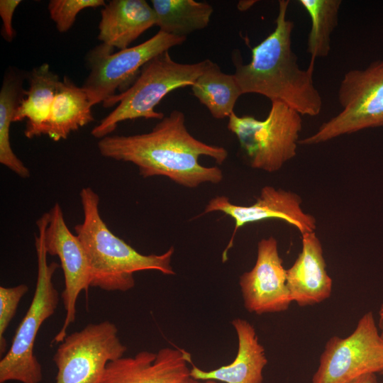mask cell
Returning a JSON list of instances; mask_svg holds the SVG:
<instances>
[{"label": "cell", "mask_w": 383, "mask_h": 383, "mask_svg": "<svg viewBox=\"0 0 383 383\" xmlns=\"http://www.w3.org/2000/svg\"><path fill=\"white\" fill-rule=\"evenodd\" d=\"M28 287L21 284L12 287H0V354L7 348L4 337L11 321L13 318L22 297L28 292Z\"/></svg>", "instance_id": "25"}, {"label": "cell", "mask_w": 383, "mask_h": 383, "mask_svg": "<svg viewBox=\"0 0 383 383\" xmlns=\"http://www.w3.org/2000/svg\"><path fill=\"white\" fill-rule=\"evenodd\" d=\"M43 233L45 251L57 256L65 278V288L61 296L65 310L63 325L52 340L60 343L67 336L69 326L76 317V303L80 292L91 287V269L85 250L78 237L69 229L63 211L58 203L43 213L36 221Z\"/></svg>", "instance_id": "11"}, {"label": "cell", "mask_w": 383, "mask_h": 383, "mask_svg": "<svg viewBox=\"0 0 383 383\" xmlns=\"http://www.w3.org/2000/svg\"><path fill=\"white\" fill-rule=\"evenodd\" d=\"M378 327L379 329L383 328V304H382L379 310V323Z\"/></svg>", "instance_id": "30"}, {"label": "cell", "mask_w": 383, "mask_h": 383, "mask_svg": "<svg viewBox=\"0 0 383 383\" xmlns=\"http://www.w3.org/2000/svg\"><path fill=\"white\" fill-rule=\"evenodd\" d=\"M380 335L383 339V328L380 329ZM382 376H383V372L382 373H380Z\"/></svg>", "instance_id": "31"}, {"label": "cell", "mask_w": 383, "mask_h": 383, "mask_svg": "<svg viewBox=\"0 0 383 383\" xmlns=\"http://www.w3.org/2000/svg\"><path fill=\"white\" fill-rule=\"evenodd\" d=\"M156 26L165 33L186 37L208 26L213 9L194 0H152Z\"/></svg>", "instance_id": "22"}, {"label": "cell", "mask_w": 383, "mask_h": 383, "mask_svg": "<svg viewBox=\"0 0 383 383\" xmlns=\"http://www.w3.org/2000/svg\"><path fill=\"white\" fill-rule=\"evenodd\" d=\"M239 284L249 312L260 315L289 309L293 301L287 284V270L273 236L258 242L256 262L240 276Z\"/></svg>", "instance_id": "13"}, {"label": "cell", "mask_w": 383, "mask_h": 383, "mask_svg": "<svg viewBox=\"0 0 383 383\" xmlns=\"http://www.w3.org/2000/svg\"><path fill=\"white\" fill-rule=\"evenodd\" d=\"M21 3V0L0 1V16L2 21L1 35L8 43L12 42L15 37L12 19L16 8Z\"/></svg>", "instance_id": "26"}, {"label": "cell", "mask_w": 383, "mask_h": 383, "mask_svg": "<svg viewBox=\"0 0 383 383\" xmlns=\"http://www.w3.org/2000/svg\"><path fill=\"white\" fill-rule=\"evenodd\" d=\"M185 40L186 37L159 30L145 42L116 52L103 43L91 49L86 57L89 73L82 87L88 94L91 106L104 104L117 91H126L148 62Z\"/></svg>", "instance_id": "8"}, {"label": "cell", "mask_w": 383, "mask_h": 383, "mask_svg": "<svg viewBox=\"0 0 383 383\" xmlns=\"http://www.w3.org/2000/svg\"><path fill=\"white\" fill-rule=\"evenodd\" d=\"M154 26L155 15L146 1L112 0L101 10L97 38L121 50Z\"/></svg>", "instance_id": "17"}, {"label": "cell", "mask_w": 383, "mask_h": 383, "mask_svg": "<svg viewBox=\"0 0 383 383\" xmlns=\"http://www.w3.org/2000/svg\"><path fill=\"white\" fill-rule=\"evenodd\" d=\"M383 372V339L372 311L358 321L346 338L333 336L326 345L311 383H349Z\"/></svg>", "instance_id": "10"}, {"label": "cell", "mask_w": 383, "mask_h": 383, "mask_svg": "<svg viewBox=\"0 0 383 383\" xmlns=\"http://www.w3.org/2000/svg\"><path fill=\"white\" fill-rule=\"evenodd\" d=\"M231 323L238 339L235 360L228 365L211 371L202 370L192 365L190 377L226 383H262V371L267 364V359L254 327L242 318H235Z\"/></svg>", "instance_id": "16"}, {"label": "cell", "mask_w": 383, "mask_h": 383, "mask_svg": "<svg viewBox=\"0 0 383 383\" xmlns=\"http://www.w3.org/2000/svg\"><path fill=\"white\" fill-rule=\"evenodd\" d=\"M186 351L170 348L148 350L110 362L100 383H184L190 377Z\"/></svg>", "instance_id": "14"}, {"label": "cell", "mask_w": 383, "mask_h": 383, "mask_svg": "<svg viewBox=\"0 0 383 383\" xmlns=\"http://www.w3.org/2000/svg\"><path fill=\"white\" fill-rule=\"evenodd\" d=\"M302 200L297 194L272 186L262 188L256 201L250 206L233 204L226 196H216L206 204L201 215L220 211L231 216L235 227L224 252L231 248L235 235L247 223L270 219L281 220L295 227L301 234L315 232V217L303 211Z\"/></svg>", "instance_id": "12"}, {"label": "cell", "mask_w": 383, "mask_h": 383, "mask_svg": "<svg viewBox=\"0 0 383 383\" xmlns=\"http://www.w3.org/2000/svg\"><path fill=\"white\" fill-rule=\"evenodd\" d=\"M206 62V59L192 64L177 62L169 51L153 57L143 67L129 88L103 104L109 108L118 104L94 127L91 135L99 140L109 136L119 123L126 120L162 119L164 113L156 111L155 107L172 91L192 87L202 73Z\"/></svg>", "instance_id": "4"}, {"label": "cell", "mask_w": 383, "mask_h": 383, "mask_svg": "<svg viewBox=\"0 0 383 383\" xmlns=\"http://www.w3.org/2000/svg\"><path fill=\"white\" fill-rule=\"evenodd\" d=\"M191 87L193 95L216 119L229 117L243 95L233 74L224 73L209 59H206L202 73Z\"/></svg>", "instance_id": "21"}, {"label": "cell", "mask_w": 383, "mask_h": 383, "mask_svg": "<svg viewBox=\"0 0 383 383\" xmlns=\"http://www.w3.org/2000/svg\"><path fill=\"white\" fill-rule=\"evenodd\" d=\"M104 0H50L48 10L60 33L67 32L73 26L78 13L88 8L104 7Z\"/></svg>", "instance_id": "24"}, {"label": "cell", "mask_w": 383, "mask_h": 383, "mask_svg": "<svg viewBox=\"0 0 383 383\" xmlns=\"http://www.w3.org/2000/svg\"><path fill=\"white\" fill-rule=\"evenodd\" d=\"M289 0L278 1V13L274 30L251 50V60L243 64L234 54L233 74L242 94H258L271 101L282 102L301 116H316L321 111L323 101L314 86V62L306 70L297 63L292 49L294 27L287 19Z\"/></svg>", "instance_id": "2"}, {"label": "cell", "mask_w": 383, "mask_h": 383, "mask_svg": "<svg viewBox=\"0 0 383 383\" xmlns=\"http://www.w3.org/2000/svg\"><path fill=\"white\" fill-rule=\"evenodd\" d=\"M79 197L84 218L74 229L89 262L91 287L126 292L134 287L135 272L174 274L171 266L174 247L160 255L140 253L109 228L100 214L99 196L91 187H84Z\"/></svg>", "instance_id": "3"}, {"label": "cell", "mask_w": 383, "mask_h": 383, "mask_svg": "<svg viewBox=\"0 0 383 383\" xmlns=\"http://www.w3.org/2000/svg\"><path fill=\"white\" fill-rule=\"evenodd\" d=\"M311 18V27L307 40V52L311 62L328 55L331 35L338 21L341 0H298Z\"/></svg>", "instance_id": "23"}, {"label": "cell", "mask_w": 383, "mask_h": 383, "mask_svg": "<svg viewBox=\"0 0 383 383\" xmlns=\"http://www.w3.org/2000/svg\"><path fill=\"white\" fill-rule=\"evenodd\" d=\"M91 107L85 90L65 76L38 136L45 135L54 141L67 139L72 132L94 121Z\"/></svg>", "instance_id": "18"}, {"label": "cell", "mask_w": 383, "mask_h": 383, "mask_svg": "<svg viewBox=\"0 0 383 383\" xmlns=\"http://www.w3.org/2000/svg\"><path fill=\"white\" fill-rule=\"evenodd\" d=\"M302 248L287 270V284L292 301L299 306H313L328 299L333 280L326 270L321 243L315 232L301 235Z\"/></svg>", "instance_id": "15"}, {"label": "cell", "mask_w": 383, "mask_h": 383, "mask_svg": "<svg viewBox=\"0 0 383 383\" xmlns=\"http://www.w3.org/2000/svg\"><path fill=\"white\" fill-rule=\"evenodd\" d=\"M27 74L16 68L9 67L4 76L0 91V163L26 179L30 172L14 153L10 142V126L13 123L16 109L26 96L23 81Z\"/></svg>", "instance_id": "20"}, {"label": "cell", "mask_w": 383, "mask_h": 383, "mask_svg": "<svg viewBox=\"0 0 383 383\" xmlns=\"http://www.w3.org/2000/svg\"><path fill=\"white\" fill-rule=\"evenodd\" d=\"M338 99L341 111L323 123L299 145H313L361 130L383 126V60L348 71L340 81Z\"/></svg>", "instance_id": "7"}, {"label": "cell", "mask_w": 383, "mask_h": 383, "mask_svg": "<svg viewBox=\"0 0 383 383\" xmlns=\"http://www.w3.org/2000/svg\"><path fill=\"white\" fill-rule=\"evenodd\" d=\"M106 158L134 164L144 177L163 176L176 184L196 188L201 184H218L223 178L216 167H205L199 158L210 157L219 165L228 157L223 147L194 138L185 125V116L173 110L148 133L132 135H109L97 143Z\"/></svg>", "instance_id": "1"}, {"label": "cell", "mask_w": 383, "mask_h": 383, "mask_svg": "<svg viewBox=\"0 0 383 383\" xmlns=\"http://www.w3.org/2000/svg\"><path fill=\"white\" fill-rule=\"evenodd\" d=\"M301 128V115L277 101H271L264 120L234 112L228 117V129L238 138L250 167L270 173L296 155Z\"/></svg>", "instance_id": "6"}, {"label": "cell", "mask_w": 383, "mask_h": 383, "mask_svg": "<svg viewBox=\"0 0 383 383\" xmlns=\"http://www.w3.org/2000/svg\"><path fill=\"white\" fill-rule=\"evenodd\" d=\"M28 89L17 107L13 122L27 119L24 135L28 138L38 136L46 121L61 82L48 63L34 67L27 73Z\"/></svg>", "instance_id": "19"}, {"label": "cell", "mask_w": 383, "mask_h": 383, "mask_svg": "<svg viewBox=\"0 0 383 383\" xmlns=\"http://www.w3.org/2000/svg\"><path fill=\"white\" fill-rule=\"evenodd\" d=\"M35 247L38 274L34 295L9 351L0 361V383H40L43 379L42 367L33 353V347L41 325L55 313L59 302V294L52 282L59 265L56 262L48 263L40 229L35 236Z\"/></svg>", "instance_id": "5"}, {"label": "cell", "mask_w": 383, "mask_h": 383, "mask_svg": "<svg viewBox=\"0 0 383 383\" xmlns=\"http://www.w3.org/2000/svg\"><path fill=\"white\" fill-rule=\"evenodd\" d=\"M349 383H379L375 373L366 374L360 376Z\"/></svg>", "instance_id": "27"}, {"label": "cell", "mask_w": 383, "mask_h": 383, "mask_svg": "<svg viewBox=\"0 0 383 383\" xmlns=\"http://www.w3.org/2000/svg\"><path fill=\"white\" fill-rule=\"evenodd\" d=\"M184 383H218L216 380L209 379L200 382L199 380L194 379L192 377L188 378Z\"/></svg>", "instance_id": "29"}, {"label": "cell", "mask_w": 383, "mask_h": 383, "mask_svg": "<svg viewBox=\"0 0 383 383\" xmlns=\"http://www.w3.org/2000/svg\"><path fill=\"white\" fill-rule=\"evenodd\" d=\"M126 350L114 323H89L60 343L53 355L55 383H100L107 365L123 357Z\"/></svg>", "instance_id": "9"}, {"label": "cell", "mask_w": 383, "mask_h": 383, "mask_svg": "<svg viewBox=\"0 0 383 383\" xmlns=\"http://www.w3.org/2000/svg\"><path fill=\"white\" fill-rule=\"evenodd\" d=\"M255 1H240L238 4V8L240 11L248 9Z\"/></svg>", "instance_id": "28"}]
</instances>
